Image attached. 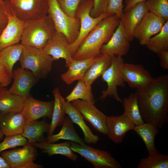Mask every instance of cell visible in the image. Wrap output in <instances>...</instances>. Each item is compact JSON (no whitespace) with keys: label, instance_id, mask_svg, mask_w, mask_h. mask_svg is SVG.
<instances>
[{"label":"cell","instance_id":"17","mask_svg":"<svg viewBox=\"0 0 168 168\" xmlns=\"http://www.w3.org/2000/svg\"><path fill=\"white\" fill-rule=\"evenodd\" d=\"M12 78L13 82L9 92L25 100L30 97V91L38 79L32 72L21 67L13 71Z\"/></svg>","mask_w":168,"mask_h":168},{"label":"cell","instance_id":"48","mask_svg":"<svg viewBox=\"0 0 168 168\" xmlns=\"http://www.w3.org/2000/svg\"><path fill=\"white\" fill-rule=\"evenodd\" d=\"M2 86V84H1V83H0V87L1 86Z\"/></svg>","mask_w":168,"mask_h":168},{"label":"cell","instance_id":"36","mask_svg":"<svg viewBox=\"0 0 168 168\" xmlns=\"http://www.w3.org/2000/svg\"><path fill=\"white\" fill-rule=\"evenodd\" d=\"M146 4L150 12L168 20V0H147Z\"/></svg>","mask_w":168,"mask_h":168},{"label":"cell","instance_id":"8","mask_svg":"<svg viewBox=\"0 0 168 168\" xmlns=\"http://www.w3.org/2000/svg\"><path fill=\"white\" fill-rule=\"evenodd\" d=\"M71 148L90 162L95 168H121L120 163L106 151L96 149L86 144L71 142Z\"/></svg>","mask_w":168,"mask_h":168},{"label":"cell","instance_id":"39","mask_svg":"<svg viewBox=\"0 0 168 168\" xmlns=\"http://www.w3.org/2000/svg\"><path fill=\"white\" fill-rule=\"evenodd\" d=\"M122 2L123 0H108L106 13L111 15L116 14L121 17L124 12Z\"/></svg>","mask_w":168,"mask_h":168},{"label":"cell","instance_id":"30","mask_svg":"<svg viewBox=\"0 0 168 168\" xmlns=\"http://www.w3.org/2000/svg\"><path fill=\"white\" fill-rule=\"evenodd\" d=\"M62 128L57 134H52L45 138V141L54 143L61 139L66 140L81 145L85 144L78 135L74 127L73 123L69 117L65 116Z\"/></svg>","mask_w":168,"mask_h":168},{"label":"cell","instance_id":"5","mask_svg":"<svg viewBox=\"0 0 168 168\" xmlns=\"http://www.w3.org/2000/svg\"><path fill=\"white\" fill-rule=\"evenodd\" d=\"M48 16L52 20L56 31L63 34L71 44L77 38L80 21L76 17H71L65 14L59 7L57 0H48Z\"/></svg>","mask_w":168,"mask_h":168},{"label":"cell","instance_id":"13","mask_svg":"<svg viewBox=\"0 0 168 168\" xmlns=\"http://www.w3.org/2000/svg\"><path fill=\"white\" fill-rule=\"evenodd\" d=\"M121 70L124 82L130 87L136 90L144 88L154 79L150 72L141 64L124 63Z\"/></svg>","mask_w":168,"mask_h":168},{"label":"cell","instance_id":"23","mask_svg":"<svg viewBox=\"0 0 168 168\" xmlns=\"http://www.w3.org/2000/svg\"><path fill=\"white\" fill-rule=\"evenodd\" d=\"M33 145L35 148L42 150L49 156L54 155H61L73 161L77 160L78 156L74 153L70 147L71 142L54 143L46 141L36 142Z\"/></svg>","mask_w":168,"mask_h":168},{"label":"cell","instance_id":"37","mask_svg":"<svg viewBox=\"0 0 168 168\" xmlns=\"http://www.w3.org/2000/svg\"><path fill=\"white\" fill-rule=\"evenodd\" d=\"M28 140L21 134L6 136L0 143V153L7 149L19 146H24L27 143Z\"/></svg>","mask_w":168,"mask_h":168},{"label":"cell","instance_id":"10","mask_svg":"<svg viewBox=\"0 0 168 168\" xmlns=\"http://www.w3.org/2000/svg\"><path fill=\"white\" fill-rule=\"evenodd\" d=\"M0 154L11 168H42L43 167L34 162L38 155L37 151L32 144L28 142L22 148L4 151Z\"/></svg>","mask_w":168,"mask_h":168},{"label":"cell","instance_id":"42","mask_svg":"<svg viewBox=\"0 0 168 168\" xmlns=\"http://www.w3.org/2000/svg\"><path fill=\"white\" fill-rule=\"evenodd\" d=\"M3 1L0 2V35L6 27L8 22V16L5 10Z\"/></svg>","mask_w":168,"mask_h":168},{"label":"cell","instance_id":"12","mask_svg":"<svg viewBox=\"0 0 168 168\" xmlns=\"http://www.w3.org/2000/svg\"><path fill=\"white\" fill-rule=\"evenodd\" d=\"M166 21L149 12L135 28L134 38L138 40L141 45H146L151 37L160 32Z\"/></svg>","mask_w":168,"mask_h":168},{"label":"cell","instance_id":"34","mask_svg":"<svg viewBox=\"0 0 168 168\" xmlns=\"http://www.w3.org/2000/svg\"><path fill=\"white\" fill-rule=\"evenodd\" d=\"M138 168H168V156L161 154L157 151L141 159Z\"/></svg>","mask_w":168,"mask_h":168},{"label":"cell","instance_id":"18","mask_svg":"<svg viewBox=\"0 0 168 168\" xmlns=\"http://www.w3.org/2000/svg\"><path fill=\"white\" fill-rule=\"evenodd\" d=\"M54 105V100L41 101L30 96L25 100L21 112L26 122L37 120L44 117L51 119Z\"/></svg>","mask_w":168,"mask_h":168},{"label":"cell","instance_id":"9","mask_svg":"<svg viewBox=\"0 0 168 168\" xmlns=\"http://www.w3.org/2000/svg\"><path fill=\"white\" fill-rule=\"evenodd\" d=\"M16 16L25 22L39 19L47 16L48 0H9Z\"/></svg>","mask_w":168,"mask_h":168},{"label":"cell","instance_id":"21","mask_svg":"<svg viewBox=\"0 0 168 168\" xmlns=\"http://www.w3.org/2000/svg\"><path fill=\"white\" fill-rule=\"evenodd\" d=\"M26 123L21 111L9 112L3 115L0 128L5 136L21 134Z\"/></svg>","mask_w":168,"mask_h":168},{"label":"cell","instance_id":"32","mask_svg":"<svg viewBox=\"0 0 168 168\" xmlns=\"http://www.w3.org/2000/svg\"><path fill=\"white\" fill-rule=\"evenodd\" d=\"M124 112L123 114L127 116L135 126L140 125L144 122L140 113L136 94L132 93L123 100Z\"/></svg>","mask_w":168,"mask_h":168},{"label":"cell","instance_id":"25","mask_svg":"<svg viewBox=\"0 0 168 168\" xmlns=\"http://www.w3.org/2000/svg\"><path fill=\"white\" fill-rule=\"evenodd\" d=\"M111 60V57L100 53L95 57L93 62L83 79L86 84L91 86L92 84L109 67Z\"/></svg>","mask_w":168,"mask_h":168},{"label":"cell","instance_id":"43","mask_svg":"<svg viewBox=\"0 0 168 168\" xmlns=\"http://www.w3.org/2000/svg\"><path fill=\"white\" fill-rule=\"evenodd\" d=\"M157 54L160 60L161 67L163 69H168V50L161 51Z\"/></svg>","mask_w":168,"mask_h":168},{"label":"cell","instance_id":"15","mask_svg":"<svg viewBox=\"0 0 168 168\" xmlns=\"http://www.w3.org/2000/svg\"><path fill=\"white\" fill-rule=\"evenodd\" d=\"M43 49L47 54L52 57L54 61L61 58L64 59L66 67L68 68L73 60L71 52L70 44L67 38L63 34L56 30Z\"/></svg>","mask_w":168,"mask_h":168},{"label":"cell","instance_id":"26","mask_svg":"<svg viewBox=\"0 0 168 168\" xmlns=\"http://www.w3.org/2000/svg\"><path fill=\"white\" fill-rule=\"evenodd\" d=\"M52 93L54 98V105L48 136L53 134L57 127L62 125L66 114V101L61 95L59 88H54Z\"/></svg>","mask_w":168,"mask_h":168},{"label":"cell","instance_id":"14","mask_svg":"<svg viewBox=\"0 0 168 168\" xmlns=\"http://www.w3.org/2000/svg\"><path fill=\"white\" fill-rule=\"evenodd\" d=\"M80 111L83 118L87 121L98 132L107 135L106 117L98 109L93 103L78 99L71 102Z\"/></svg>","mask_w":168,"mask_h":168},{"label":"cell","instance_id":"22","mask_svg":"<svg viewBox=\"0 0 168 168\" xmlns=\"http://www.w3.org/2000/svg\"><path fill=\"white\" fill-rule=\"evenodd\" d=\"M95 57L80 60H73L67 71L61 77L66 84L70 85L77 80L83 79L86 71L93 62Z\"/></svg>","mask_w":168,"mask_h":168},{"label":"cell","instance_id":"44","mask_svg":"<svg viewBox=\"0 0 168 168\" xmlns=\"http://www.w3.org/2000/svg\"><path fill=\"white\" fill-rule=\"evenodd\" d=\"M146 0H126L125 6L123 9V12H125L135 4Z\"/></svg>","mask_w":168,"mask_h":168},{"label":"cell","instance_id":"19","mask_svg":"<svg viewBox=\"0 0 168 168\" xmlns=\"http://www.w3.org/2000/svg\"><path fill=\"white\" fill-rule=\"evenodd\" d=\"M106 124L107 135L109 138L116 144L123 141L126 133L133 130L135 125L126 115L107 116Z\"/></svg>","mask_w":168,"mask_h":168},{"label":"cell","instance_id":"20","mask_svg":"<svg viewBox=\"0 0 168 168\" xmlns=\"http://www.w3.org/2000/svg\"><path fill=\"white\" fill-rule=\"evenodd\" d=\"M149 11L146 1L138 3L125 12L120 17L128 39L131 42L134 39V32L144 16Z\"/></svg>","mask_w":168,"mask_h":168},{"label":"cell","instance_id":"33","mask_svg":"<svg viewBox=\"0 0 168 168\" xmlns=\"http://www.w3.org/2000/svg\"><path fill=\"white\" fill-rule=\"evenodd\" d=\"M145 46L156 54L161 51L168 50V20L160 32L151 37Z\"/></svg>","mask_w":168,"mask_h":168},{"label":"cell","instance_id":"11","mask_svg":"<svg viewBox=\"0 0 168 168\" xmlns=\"http://www.w3.org/2000/svg\"><path fill=\"white\" fill-rule=\"evenodd\" d=\"M8 22L0 35V52L4 48L19 43L26 22L19 20L13 11L9 0L3 1Z\"/></svg>","mask_w":168,"mask_h":168},{"label":"cell","instance_id":"45","mask_svg":"<svg viewBox=\"0 0 168 168\" xmlns=\"http://www.w3.org/2000/svg\"><path fill=\"white\" fill-rule=\"evenodd\" d=\"M0 168H11L10 165L1 155L0 156Z\"/></svg>","mask_w":168,"mask_h":168},{"label":"cell","instance_id":"40","mask_svg":"<svg viewBox=\"0 0 168 168\" xmlns=\"http://www.w3.org/2000/svg\"><path fill=\"white\" fill-rule=\"evenodd\" d=\"M108 0H94V6L90 13L91 16L93 18H96L106 13Z\"/></svg>","mask_w":168,"mask_h":168},{"label":"cell","instance_id":"50","mask_svg":"<svg viewBox=\"0 0 168 168\" xmlns=\"http://www.w3.org/2000/svg\"></svg>","mask_w":168,"mask_h":168},{"label":"cell","instance_id":"41","mask_svg":"<svg viewBox=\"0 0 168 168\" xmlns=\"http://www.w3.org/2000/svg\"><path fill=\"white\" fill-rule=\"evenodd\" d=\"M12 76L5 67L0 64V83L3 86L6 87L12 82Z\"/></svg>","mask_w":168,"mask_h":168},{"label":"cell","instance_id":"35","mask_svg":"<svg viewBox=\"0 0 168 168\" xmlns=\"http://www.w3.org/2000/svg\"><path fill=\"white\" fill-rule=\"evenodd\" d=\"M67 101L71 102L78 99L94 102L91 86L87 85L83 79L78 80L72 92L66 97Z\"/></svg>","mask_w":168,"mask_h":168},{"label":"cell","instance_id":"31","mask_svg":"<svg viewBox=\"0 0 168 168\" xmlns=\"http://www.w3.org/2000/svg\"><path fill=\"white\" fill-rule=\"evenodd\" d=\"M24 46L18 43L8 46L0 52V64L4 65L12 77L13 67L19 61Z\"/></svg>","mask_w":168,"mask_h":168},{"label":"cell","instance_id":"4","mask_svg":"<svg viewBox=\"0 0 168 168\" xmlns=\"http://www.w3.org/2000/svg\"><path fill=\"white\" fill-rule=\"evenodd\" d=\"M19 61L21 68L30 70L38 79H44L51 72L54 60L43 49L24 46Z\"/></svg>","mask_w":168,"mask_h":168},{"label":"cell","instance_id":"16","mask_svg":"<svg viewBox=\"0 0 168 168\" xmlns=\"http://www.w3.org/2000/svg\"><path fill=\"white\" fill-rule=\"evenodd\" d=\"M130 47V41L126 37L123 25L120 21L109 41L101 48L100 53L110 57L126 55Z\"/></svg>","mask_w":168,"mask_h":168},{"label":"cell","instance_id":"6","mask_svg":"<svg viewBox=\"0 0 168 168\" xmlns=\"http://www.w3.org/2000/svg\"><path fill=\"white\" fill-rule=\"evenodd\" d=\"M94 2V0H82L76 10L75 17L79 19L80 25L78 36L75 41L70 44L72 57L82 40L93 28L101 21L111 15L105 13L96 18L92 17L90 13Z\"/></svg>","mask_w":168,"mask_h":168},{"label":"cell","instance_id":"3","mask_svg":"<svg viewBox=\"0 0 168 168\" xmlns=\"http://www.w3.org/2000/svg\"><path fill=\"white\" fill-rule=\"evenodd\" d=\"M26 22L21 43L24 46L43 49L56 31L52 20L47 15L40 19Z\"/></svg>","mask_w":168,"mask_h":168},{"label":"cell","instance_id":"24","mask_svg":"<svg viewBox=\"0 0 168 168\" xmlns=\"http://www.w3.org/2000/svg\"><path fill=\"white\" fill-rule=\"evenodd\" d=\"M73 123L78 125L81 128L84 136L85 142L88 144H96L99 140V137L94 134L84 121L83 117L77 109L71 102L66 101L65 111Z\"/></svg>","mask_w":168,"mask_h":168},{"label":"cell","instance_id":"49","mask_svg":"<svg viewBox=\"0 0 168 168\" xmlns=\"http://www.w3.org/2000/svg\"><path fill=\"white\" fill-rule=\"evenodd\" d=\"M4 0H0V2H2Z\"/></svg>","mask_w":168,"mask_h":168},{"label":"cell","instance_id":"1","mask_svg":"<svg viewBox=\"0 0 168 168\" xmlns=\"http://www.w3.org/2000/svg\"><path fill=\"white\" fill-rule=\"evenodd\" d=\"M135 93L144 122L161 128L168 121V75L158 76Z\"/></svg>","mask_w":168,"mask_h":168},{"label":"cell","instance_id":"47","mask_svg":"<svg viewBox=\"0 0 168 168\" xmlns=\"http://www.w3.org/2000/svg\"><path fill=\"white\" fill-rule=\"evenodd\" d=\"M4 114H3L0 111V122L1 121V120H2V118H3V116Z\"/></svg>","mask_w":168,"mask_h":168},{"label":"cell","instance_id":"7","mask_svg":"<svg viewBox=\"0 0 168 168\" xmlns=\"http://www.w3.org/2000/svg\"><path fill=\"white\" fill-rule=\"evenodd\" d=\"M124 63L121 56L111 57L110 65L101 75L102 80L106 82L107 88L106 90L102 91L99 100L105 99L109 96L122 103L123 99L118 95L117 88L118 86L124 87L125 86L121 70V67Z\"/></svg>","mask_w":168,"mask_h":168},{"label":"cell","instance_id":"28","mask_svg":"<svg viewBox=\"0 0 168 168\" xmlns=\"http://www.w3.org/2000/svg\"><path fill=\"white\" fill-rule=\"evenodd\" d=\"M25 99L11 93L6 87H0V111L3 114L22 111Z\"/></svg>","mask_w":168,"mask_h":168},{"label":"cell","instance_id":"29","mask_svg":"<svg viewBox=\"0 0 168 168\" xmlns=\"http://www.w3.org/2000/svg\"><path fill=\"white\" fill-rule=\"evenodd\" d=\"M158 129L152 124L144 122L140 125L135 126L133 129L142 139L149 154L157 151L155 147V140L159 132Z\"/></svg>","mask_w":168,"mask_h":168},{"label":"cell","instance_id":"2","mask_svg":"<svg viewBox=\"0 0 168 168\" xmlns=\"http://www.w3.org/2000/svg\"><path fill=\"white\" fill-rule=\"evenodd\" d=\"M120 21V17L110 15L99 22L82 40L72 58L80 60L95 57L102 46L110 40Z\"/></svg>","mask_w":168,"mask_h":168},{"label":"cell","instance_id":"46","mask_svg":"<svg viewBox=\"0 0 168 168\" xmlns=\"http://www.w3.org/2000/svg\"><path fill=\"white\" fill-rule=\"evenodd\" d=\"M4 135L2 130L0 128V141L2 139Z\"/></svg>","mask_w":168,"mask_h":168},{"label":"cell","instance_id":"27","mask_svg":"<svg viewBox=\"0 0 168 168\" xmlns=\"http://www.w3.org/2000/svg\"><path fill=\"white\" fill-rule=\"evenodd\" d=\"M50 124L45 120H37L26 122L21 135L26 138L28 142L32 144L45 141L44 136L45 133L49 132Z\"/></svg>","mask_w":168,"mask_h":168},{"label":"cell","instance_id":"38","mask_svg":"<svg viewBox=\"0 0 168 168\" xmlns=\"http://www.w3.org/2000/svg\"><path fill=\"white\" fill-rule=\"evenodd\" d=\"M82 0H57L61 9L71 17H75L77 8Z\"/></svg>","mask_w":168,"mask_h":168}]
</instances>
